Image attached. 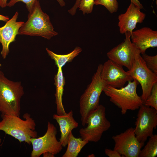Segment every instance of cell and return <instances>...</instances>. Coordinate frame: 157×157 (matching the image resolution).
Masks as SVG:
<instances>
[{
	"mask_svg": "<svg viewBox=\"0 0 157 157\" xmlns=\"http://www.w3.org/2000/svg\"><path fill=\"white\" fill-rule=\"evenodd\" d=\"M9 19L8 17L0 14V21L7 22Z\"/></svg>",
	"mask_w": 157,
	"mask_h": 157,
	"instance_id": "cell-29",
	"label": "cell"
},
{
	"mask_svg": "<svg viewBox=\"0 0 157 157\" xmlns=\"http://www.w3.org/2000/svg\"><path fill=\"white\" fill-rule=\"evenodd\" d=\"M2 65L0 62V67Z\"/></svg>",
	"mask_w": 157,
	"mask_h": 157,
	"instance_id": "cell-34",
	"label": "cell"
},
{
	"mask_svg": "<svg viewBox=\"0 0 157 157\" xmlns=\"http://www.w3.org/2000/svg\"><path fill=\"white\" fill-rule=\"evenodd\" d=\"M24 94L21 82L10 80L0 71V112L2 114L20 117V101Z\"/></svg>",
	"mask_w": 157,
	"mask_h": 157,
	"instance_id": "cell-3",
	"label": "cell"
},
{
	"mask_svg": "<svg viewBox=\"0 0 157 157\" xmlns=\"http://www.w3.org/2000/svg\"><path fill=\"white\" fill-rule=\"evenodd\" d=\"M102 65L99 64L92 81L81 96L79 101V112L82 126L86 125L88 115L99 105L100 97L106 85L101 75Z\"/></svg>",
	"mask_w": 157,
	"mask_h": 157,
	"instance_id": "cell-5",
	"label": "cell"
},
{
	"mask_svg": "<svg viewBox=\"0 0 157 157\" xmlns=\"http://www.w3.org/2000/svg\"><path fill=\"white\" fill-rule=\"evenodd\" d=\"M57 133L56 127L53 124L48 122L47 131L43 136L30 139L33 147L31 157H39L46 152L54 155L60 152L63 147L60 141L57 139Z\"/></svg>",
	"mask_w": 157,
	"mask_h": 157,
	"instance_id": "cell-9",
	"label": "cell"
},
{
	"mask_svg": "<svg viewBox=\"0 0 157 157\" xmlns=\"http://www.w3.org/2000/svg\"><path fill=\"white\" fill-rule=\"evenodd\" d=\"M94 4L104 6L111 13L117 11L118 8V3L117 0H95Z\"/></svg>",
	"mask_w": 157,
	"mask_h": 157,
	"instance_id": "cell-21",
	"label": "cell"
},
{
	"mask_svg": "<svg viewBox=\"0 0 157 157\" xmlns=\"http://www.w3.org/2000/svg\"><path fill=\"white\" fill-rule=\"evenodd\" d=\"M53 118L56 121L60 127L61 133L60 142L63 147H65L67 144L70 133L72 130L78 127V123L73 117L72 110L64 115L54 114Z\"/></svg>",
	"mask_w": 157,
	"mask_h": 157,
	"instance_id": "cell-16",
	"label": "cell"
},
{
	"mask_svg": "<svg viewBox=\"0 0 157 157\" xmlns=\"http://www.w3.org/2000/svg\"><path fill=\"white\" fill-rule=\"evenodd\" d=\"M112 138L115 143L113 149L122 157H139L144 145L136 138L134 128H129Z\"/></svg>",
	"mask_w": 157,
	"mask_h": 157,
	"instance_id": "cell-11",
	"label": "cell"
},
{
	"mask_svg": "<svg viewBox=\"0 0 157 157\" xmlns=\"http://www.w3.org/2000/svg\"><path fill=\"white\" fill-rule=\"evenodd\" d=\"M37 0H10L7 3V6L11 7L13 6L17 3L22 2L26 4V7L28 12L32 10Z\"/></svg>",
	"mask_w": 157,
	"mask_h": 157,
	"instance_id": "cell-25",
	"label": "cell"
},
{
	"mask_svg": "<svg viewBox=\"0 0 157 157\" xmlns=\"http://www.w3.org/2000/svg\"><path fill=\"white\" fill-rule=\"evenodd\" d=\"M131 2L133 3L136 7L139 8L140 9L143 8L142 5L140 3L138 0H130Z\"/></svg>",
	"mask_w": 157,
	"mask_h": 157,
	"instance_id": "cell-27",
	"label": "cell"
},
{
	"mask_svg": "<svg viewBox=\"0 0 157 157\" xmlns=\"http://www.w3.org/2000/svg\"><path fill=\"white\" fill-rule=\"evenodd\" d=\"M143 104L157 110V83L153 85L149 95Z\"/></svg>",
	"mask_w": 157,
	"mask_h": 157,
	"instance_id": "cell-22",
	"label": "cell"
},
{
	"mask_svg": "<svg viewBox=\"0 0 157 157\" xmlns=\"http://www.w3.org/2000/svg\"><path fill=\"white\" fill-rule=\"evenodd\" d=\"M128 71L133 80H136L140 84L142 91L140 97L144 103L153 85L157 83V74L147 67L140 54L136 58L132 68Z\"/></svg>",
	"mask_w": 157,
	"mask_h": 157,
	"instance_id": "cell-10",
	"label": "cell"
},
{
	"mask_svg": "<svg viewBox=\"0 0 157 157\" xmlns=\"http://www.w3.org/2000/svg\"><path fill=\"white\" fill-rule=\"evenodd\" d=\"M8 0H0V6L4 8L7 6Z\"/></svg>",
	"mask_w": 157,
	"mask_h": 157,
	"instance_id": "cell-28",
	"label": "cell"
},
{
	"mask_svg": "<svg viewBox=\"0 0 157 157\" xmlns=\"http://www.w3.org/2000/svg\"><path fill=\"white\" fill-rule=\"evenodd\" d=\"M88 142L81 138H76L71 132L68 137L67 149L62 157H77L83 148Z\"/></svg>",
	"mask_w": 157,
	"mask_h": 157,
	"instance_id": "cell-18",
	"label": "cell"
},
{
	"mask_svg": "<svg viewBox=\"0 0 157 157\" xmlns=\"http://www.w3.org/2000/svg\"><path fill=\"white\" fill-rule=\"evenodd\" d=\"M101 75L106 85L115 88H121L126 82L133 80L123 66L110 59L102 65Z\"/></svg>",
	"mask_w": 157,
	"mask_h": 157,
	"instance_id": "cell-12",
	"label": "cell"
},
{
	"mask_svg": "<svg viewBox=\"0 0 157 157\" xmlns=\"http://www.w3.org/2000/svg\"><path fill=\"white\" fill-rule=\"evenodd\" d=\"M81 0H76V1L78 2H80Z\"/></svg>",
	"mask_w": 157,
	"mask_h": 157,
	"instance_id": "cell-33",
	"label": "cell"
},
{
	"mask_svg": "<svg viewBox=\"0 0 157 157\" xmlns=\"http://www.w3.org/2000/svg\"><path fill=\"white\" fill-rule=\"evenodd\" d=\"M44 157H54L55 155L50 152H46L42 154Z\"/></svg>",
	"mask_w": 157,
	"mask_h": 157,
	"instance_id": "cell-30",
	"label": "cell"
},
{
	"mask_svg": "<svg viewBox=\"0 0 157 157\" xmlns=\"http://www.w3.org/2000/svg\"><path fill=\"white\" fill-rule=\"evenodd\" d=\"M131 38L132 43L142 54L150 48L157 47V31L145 27L133 31Z\"/></svg>",
	"mask_w": 157,
	"mask_h": 157,
	"instance_id": "cell-15",
	"label": "cell"
},
{
	"mask_svg": "<svg viewBox=\"0 0 157 157\" xmlns=\"http://www.w3.org/2000/svg\"><path fill=\"white\" fill-rule=\"evenodd\" d=\"M142 56L147 67L152 72L157 74V55L150 56L145 53Z\"/></svg>",
	"mask_w": 157,
	"mask_h": 157,
	"instance_id": "cell-23",
	"label": "cell"
},
{
	"mask_svg": "<svg viewBox=\"0 0 157 157\" xmlns=\"http://www.w3.org/2000/svg\"></svg>",
	"mask_w": 157,
	"mask_h": 157,
	"instance_id": "cell-35",
	"label": "cell"
},
{
	"mask_svg": "<svg viewBox=\"0 0 157 157\" xmlns=\"http://www.w3.org/2000/svg\"><path fill=\"white\" fill-rule=\"evenodd\" d=\"M124 87L115 88L106 85L103 91L110 98V101L120 108L122 115L128 110L139 109L144 103L136 92L139 83L135 79L129 81Z\"/></svg>",
	"mask_w": 157,
	"mask_h": 157,
	"instance_id": "cell-4",
	"label": "cell"
},
{
	"mask_svg": "<svg viewBox=\"0 0 157 157\" xmlns=\"http://www.w3.org/2000/svg\"><path fill=\"white\" fill-rule=\"evenodd\" d=\"M18 15L19 13L17 11L4 26L0 27V42L2 45L1 54L3 59H5L9 54V45L15 41L19 31L24 23L17 21Z\"/></svg>",
	"mask_w": 157,
	"mask_h": 157,
	"instance_id": "cell-13",
	"label": "cell"
},
{
	"mask_svg": "<svg viewBox=\"0 0 157 157\" xmlns=\"http://www.w3.org/2000/svg\"><path fill=\"white\" fill-rule=\"evenodd\" d=\"M134 128L137 140L144 145L148 138L152 136L157 126V110L144 105L139 108Z\"/></svg>",
	"mask_w": 157,
	"mask_h": 157,
	"instance_id": "cell-7",
	"label": "cell"
},
{
	"mask_svg": "<svg viewBox=\"0 0 157 157\" xmlns=\"http://www.w3.org/2000/svg\"><path fill=\"white\" fill-rule=\"evenodd\" d=\"M95 0H81L78 7L83 14H89L92 12Z\"/></svg>",
	"mask_w": 157,
	"mask_h": 157,
	"instance_id": "cell-24",
	"label": "cell"
},
{
	"mask_svg": "<svg viewBox=\"0 0 157 157\" xmlns=\"http://www.w3.org/2000/svg\"><path fill=\"white\" fill-rule=\"evenodd\" d=\"M58 34L49 16L42 11L39 1L37 0L28 13L27 21L20 28L18 35L39 36L50 40Z\"/></svg>",
	"mask_w": 157,
	"mask_h": 157,
	"instance_id": "cell-2",
	"label": "cell"
},
{
	"mask_svg": "<svg viewBox=\"0 0 157 157\" xmlns=\"http://www.w3.org/2000/svg\"><path fill=\"white\" fill-rule=\"evenodd\" d=\"M140 9L131 2L126 12L118 16V26L121 34L129 32L131 35L137 23L143 22L146 14Z\"/></svg>",
	"mask_w": 157,
	"mask_h": 157,
	"instance_id": "cell-14",
	"label": "cell"
},
{
	"mask_svg": "<svg viewBox=\"0 0 157 157\" xmlns=\"http://www.w3.org/2000/svg\"><path fill=\"white\" fill-rule=\"evenodd\" d=\"M46 49L48 55L55 61L58 68H62L66 63L71 62L82 51L81 47H76L70 53L66 54L60 55L55 53L48 48H46Z\"/></svg>",
	"mask_w": 157,
	"mask_h": 157,
	"instance_id": "cell-19",
	"label": "cell"
},
{
	"mask_svg": "<svg viewBox=\"0 0 157 157\" xmlns=\"http://www.w3.org/2000/svg\"><path fill=\"white\" fill-rule=\"evenodd\" d=\"M22 119L12 115L1 114L0 121V131L18 140L31 144L30 139L37 137L34 120L28 113L24 114Z\"/></svg>",
	"mask_w": 157,
	"mask_h": 157,
	"instance_id": "cell-1",
	"label": "cell"
},
{
	"mask_svg": "<svg viewBox=\"0 0 157 157\" xmlns=\"http://www.w3.org/2000/svg\"><path fill=\"white\" fill-rule=\"evenodd\" d=\"M124 34V41L111 49L107 55L109 59L130 70L141 53L131 40V33L127 32Z\"/></svg>",
	"mask_w": 157,
	"mask_h": 157,
	"instance_id": "cell-8",
	"label": "cell"
},
{
	"mask_svg": "<svg viewBox=\"0 0 157 157\" xmlns=\"http://www.w3.org/2000/svg\"><path fill=\"white\" fill-rule=\"evenodd\" d=\"M86 125V127L79 130L81 138L89 142H98L103 133L111 126L110 122L106 117V108L104 106L99 105L88 115Z\"/></svg>",
	"mask_w": 157,
	"mask_h": 157,
	"instance_id": "cell-6",
	"label": "cell"
},
{
	"mask_svg": "<svg viewBox=\"0 0 157 157\" xmlns=\"http://www.w3.org/2000/svg\"><path fill=\"white\" fill-rule=\"evenodd\" d=\"M60 6L63 7L65 6V3L63 0H56Z\"/></svg>",
	"mask_w": 157,
	"mask_h": 157,
	"instance_id": "cell-31",
	"label": "cell"
},
{
	"mask_svg": "<svg viewBox=\"0 0 157 157\" xmlns=\"http://www.w3.org/2000/svg\"><path fill=\"white\" fill-rule=\"evenodd\" d=\"M1 143H2V140L1 138H0V149L1 146Z\"/></svg>",
	"mask_w": 157,
	"mask_h": 157,
	"instance_id": "cell-32",
	"label": "cell"
},
{
	"mask_svg": "<svg viewBox=\"0 0 157 157\" xmlns=\"http://www.w3.org/2000/svg\"><path fill=\"white\" fill-rule=\"evenodd\" d=\"M142 150L139 157H155L157 155V135H153Z\"/></svg>",
	"mask_w": 157,
	"mask_h": 157,
	"instance_id": "cell-20",
	"label": "cell"
},
{
	"mask_svg": "<svg viewBox=\"0 0 157 157\" xmlns=\"http://www.w3.org/2000/svg\"><path fill=\"white\" fill-rule=\"evenodd\" d=\"M56 87L55 103L56 105L57 114L64 115L67 113L62 102L64 87L65 84V78L63 76L62 68H58V72L54 78Z\"/></svg>",
	"mask_w": 157,
	"mask_h": 157,
	"instance_id": "cell-17",
	"label": "cell"
},
{
	"mask_svg": "<svg viewBox=\"0 0 157 157\" xmlns=\"http://www.w3.org/2000/svg\"><path fill=\"white\" fill-rule=\"evenodd\" d=\"M106 155L109 157H121V155L117 151L113 149H106L104 150Z\"/></svg>",
	"mask_w": 157,
	"mask_h": 157,
	"instance_id": "cell-26",
	"label": "cell"
}]
</instances>
